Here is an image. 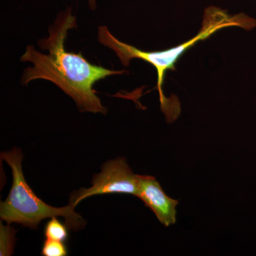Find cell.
Wrapping results in <instances>:
<instances>
[{
  "label": "cell",
  "instance_id": "6",
  "mask_svg": "<svg viewBox=\"0 0 256 256\" xmlns=\"http://www.w3.org/2000/svg\"><path fill=\"white\" fill-rule=\"evenodd\" d=\"M44 234L46 238L62 242L66 240L68 235L66 226L57 220L56 217L50 218V220L47 222Z\"/></svg>",
  "mask_w": 256,
  "mask_h": 256
},
{
  "label": "cell",
  "instance_id": "4",
  "mask_svg": "<svg viewBox=\"0 0 256 256\" xmlns=\"http://www.w3.org/2000/svg\"><path fill=\"white\" fill-rule=\"evenodd\" d=\"M92 186L72 194L69 204L76 207L88 197L105 194H128L138 196V174H134L124 158L110 160L92 178Z\"/></svg>",
  "mask_w": 256,
  "mask_h": 256
},
{
  "label": "cell",
  "instance_id": "1",
  "mask_svg": "<svg viewBox=\"0 0 256 256\" xmlns=\"http://www.w3.org/2000/svg\"><path fill=\"white\" fill-rule=\"evenodd\" d=\"M76 18L72 8L58 14L48 28V36L40 40L38 45L48 54H42L33 46L26 47L21 62H31L33 66L24 70L22 82L28 85L36 79L54 84L70 96L82 112L106 114L107 109L96 95V82L114 75L124 74V70H110L88 62L82 54L66 50L65 42L69 30L76 28Z\"/></svg>",
  "mask_w": 256,
  "mask_h": 256
},
{
  "label": "cell",
  "instance_id": "7",
  "mask_svg": "<svg viewBox=\"0 0 256 256\" xmlns=\"http://www.w3.org/2000/svg\"><path fill=\"white\" fill-rule=\"evenodd\" d=\"M64 242L46 238L42 247V255L44 256H67V248Z\"/></svg>",
  "mask_w": 256,
  "mask_h": 256
},
{
  "label": "cell",
  "instance_id": "8",
  "mask_svg": "<svg viewBox=\"0 0 256 256\" xmlns=\"http://www.w3.org/2000/svg\"><path fill=\"white\" fill-rule=\"evenodd\" d=\"M14 232L8 226H1V256L11 255L14 246Z\"/></svg>",
  "mask_w": 256,
  "mask_h": 256
},
{
  "label": "cell",
  "instance_id": "5",
  "mask_svg": "<svg viewBox=\"0 0 256 256\" xmlns=\"http://www.w3.org/2000/svg\"><path fill=\"white\" fill-rule=\"evenodd\" d=\"M138 198L152 210L160 223L166 227L176 224L178 202L164 193L156 178L138 175Z\"/></svg>",
  "mask_w": 256,
  "mask_h": 256
},
{
  "label": "cell",
  "instance_id": "2",
  "mask_svg": "<svg viewBox=\"0 0 256 256\" xmlns=\"http://www.w3.org/2000/svg\"><path fill=\"white\" fill-rule=\"evenodd\" d=\"M228 26H240L247 31L256 28V20L248 15H230L226 10L210 6L204 14L202 28L194 38L173 48L159 52H144L118 40L106 26L98 28V38L101 44L114 50L124 66H128L133 58H139L150 64L156 68L158 74V88L160 104L162 112L168 119L174 120L175 111L172 108L170 100L163 92L165 74L168 70H174L176 62L188 48L202 40H206L215 32Z\"/></svg>",
  "mask_w": 256,
  "mask_h": 256
},
{
  "label": "cell",
  "instance_id": "9",
  "mask_svg": "<svg viewBox=\"0 0 256 256\" xmlns=\"http://www.w3.org/2000/svg\"><path fill=\"white\" fill-rule=\"evenodd\" d=\"M88 5L90 10H95L96 8V0H88Z\"/></svg>",
  "mask_w": 256,
  "mask_h": 256
},
{
  "label": "cell",
  "instance_id": "3",
  "mask_svg": "<svg viewBox=\"0 0 256 256\" xmlns=\"http://www.w3.org/2000/svg\"><path fill=\"white\" fill-rule=\"evenodd\" d=\"M12 171L13 182L9 195L0 204V217L8 225L15 223L23 226L36 229L42 220L62 216L69 228L78 230L84 226L82 217L76 213L75 207L70 205L56 208L47 204L35 194L28 186L23 174L22 162L23 154L18 148L1 153Z\"/></svg>",
  "mask_w": 256,
  "mask_h": 256
}]
</instances>
